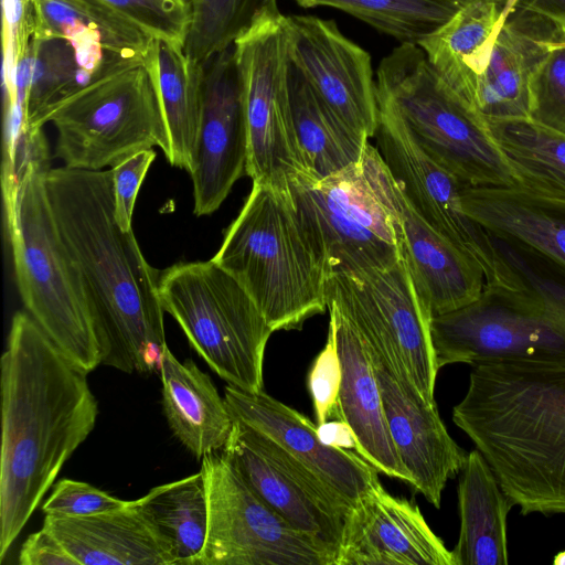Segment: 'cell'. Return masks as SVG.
I'll return each instance as SVG.
<instances>
[{
	"label": "cell",
	"mask_w": 565,
	"mask_h": 565,
	"mask_svg": "<svg viewBox=\"0 0 565 565\" xmlns=\"http://www.w3.org/2000/svg\"><path fill=\"white\" fill-rule=\"evenodd\" d=\"M247 125L234 44L204 65L201 119L190 172L193 213L215 212L246 174Z\"/></svg>",
	"instance_id": "cell-17"
},
{
	"label": "cell",
	"mask_w": 565,
	"mask_h": 565,
	"mask_svg": "<svg viewBox=\"0 0 565 565\" xmlns=\"http://www.w3.org/2000/svg\"><path fill=\"white\" fill-rule=\"evenodd\" d=\"M254 300L273 331L324 313L328 268L289 188L253 183L212 258Z\"/></svg>",
	"instance_id": "cell-4"
},
{
	"label": "cell",
	"mask_w": 565,
	"mask_h": 565,
	"mask_svg": "<svg viewBox=\"0 0 565 565\" xmlns=\"http://www.w3.org/2000/svg\"><path fill=\"white\" fill-rule=\"evenodd\" d=\"M129 503L89 483L62 479L54 484L51 495L42 504V511L63 516H88L120 510Z\"/></svg>",
	"instance_id": "cell-40"
},
{
	"label": "cell",
	"mask_w": 565,
	"mask_h": 565,
	"mask_svg": "<svg viewBox=\"0 0 565 565\" xmlns=\"http://www.w3.org/2000/svg\"><path fill=\"white\" fill-rule=\"evenodd\" d=\"M50 154L30 161L6 220L15 280L28 313L87 373L102 349L81 271L61 235L46 191Z\"/></svg>",
	"instance_id": "cell-5"
},
{
	"label": "cell",
	"mask_w": 565,
	"mask_h": 565,
	"mask_svg": "<svg viewBox=\"0 0 565 565\" xmlns=\"http://www.w3.org/2000/svg\"><path fill=\"white\" fill-rule=\"evenodd\" d=\"M452 420L522 514H565V363L472 366Z\"/></svg>",
	"instance_id": "cell-3"
},
{
	"label": "cell",
	"mask_w": 565,
	"mask_h": 565,
	"mask_svg": "<svg viewBox=\"0 0 565 565\" xmlns=\"http://www.w3.org/2000/svg\"><path fill=\"white\" fill-rule=\"evenodd\" d=\"M309 9L341 10L394 38L418 44L444 25L467 0H292Z\"/></svg>",
	"instance_id": "cell-34"
},
{
	"label": "cell",
	"mask_w": 565,
	"mask_h": 565,
	"mask_svg": "<svg viewBox=\"0 0 565 565\" xmlns=\"http://www.w3.org/2000/svg\"><path fill=\"white\" fill-rule=\"evenodd\" d=\"M383 179L402 254L431 316L475 301L486 285L479 265L419 215L385 162Z\"/></svg>",
	"instance_id": "cell-21"
},
{
	"label": "cell",
	"mask_w": 565,
	"mask_h": 565,
	"mask_svg": "<svg viewBox=\"0 0 565 565\" xmlns=\"http://www.w3.org/2000/svg\"><path fill=\"white\" fill-rule=\"evenodd\" d=\"M514 507L493 470L475 449L458 483L460 531L451 550L455 565L508 564L507 518Z\"/></svg>",
	"instance_id": "cell-28"
},
{
	"label": "cell",
	"mask_w": 565,
	"mask_h": 565,
	"mask_svg": "<svg viewBox=\"0 0 565 565\" xmlns=\"http://www.w3.org/2000/svg\"><path fill=\"white\" fill-rule=\"evenodd\" d=\"M384 161L369 143L353 166L317 179L289 182L296 209L328 273H359L394 265L402 250L383 179Z\"/></svg>",
	"instance_id": "cell-8"
},
{
	"label": "cell",
	"mask_w": 565,
	"mask_h": 565,
	"mask_svg": "<svg viewBox=\"0 0 565 565\" xmlns=\"http://www.w3.org/2000/svg\"><path fill=\"white\" fill-rule=\"evenodd\" d=\"M224 399L234 419L274 440L350 507L381 484L379 471L369 461L323 444L308 417L264 391L247 392L227 384Z\"/></svg>",
	"instance_id": "cell-18"
},
{
	"label": "cell",
	"mask_w": 565,
	"mask_h": 565,
	"mask_svg": "<svg viewBox=\"0 0 565 565\" xmlns=\"http://www.w3.org/2000/svg\"><path fill=\"white\" fill-rule=\"evenodd\" d=\"M559 31L534 12L512 10L497 33L473 97V108L487 121L530 118L531 74Z\"/></svg>",
	"instance_id": "cell-23"
},
{
	"label": "cell",
	"mask_w": 565,
	"mask_h": 565,
	"mask_svg": "<svg viewBox=\"0 0 565 565\" xmlns=\"http://www.w3.org/2000/svg\"><path fill=\"white\" fill-rule=\"evenodd\" d=\"M493 1L498 2L501 6V8H502V6H503L505 0H493Z\"/></svg>",
	"instance_id": "cell-47"
},
{
	"label": "cell",
	"mask_w": 565,
	"mask_h": 565,
	"mask_svg": "<svg viewBox=\"0 0 565 565\" xmlns=\"http://www.w3.org/2000/svg\"><path fill=\"white\" fill-rule=\"evenodd\" d=\"M501 6L467 0L438 30L418 45L443 79L473 107V97L500 30Z\"/></svg>",
	"instance_id": "cell-29"
},
{
	"label": "cell",
	"mask_w": 565,
	"mask_h": 565,
	"mask_svg": "<svg viewBox=\"0 0 565 565\" xmlns=\"http://www.w3.org/2000/svg\"><path fill=\"white\" fill-rule=\"evenodd\" d=\"M49 201L85 286L102 364L126 373L160 367L167 347L160 273L145 258L134 231L115 218L109 170L50 168Z\"/></svg>",
	"instance_id": "cell-2"
},
{
	"label": "cell",
	"mask_w": 565,
	"mask_h": 565,
	"mask_svg": "<svg viewBox=\"0 0 565 565\" xmlns=\"http://www.w3.org/2000/svg\"><path fill=\"white\" fill-rule=\"evenodd\" d=\"M530 119L565 135V33L546 45L530 78Z\"/></svg>",
	"instance_id": "cell-37"
},
{
	"label": "cell",
	"mask_w": 565,
	"mask_h": 565,
	"mask_svg": "<svg viewBox=\"0 0 565 565\" xmlns=\"http://www.w3.org/2000/svg\"><path fill=\"white\" fill-rule=\"evenodd\" d=\"M490 234L507 269L509 288L565 318V266L523 242Z\"/></svg>",
	"instance_id": "cell-36"
},
{
	"label": "cell",
	"mask_w": 565,
	"mask_h": 565,
	"mask_svg": "<svg viewBox=\"0 0 565 565\" xmlns=\"http://www.w3.org/2000/svg\"><path fill=\"white\" fill-rule=\"evenodd\" d=\"M554 565H565V550L557 553L553 558Z\"/></svg>",
	"instance_id": "cell-46"
},
{
	"label": "cell",
	"mask_w": 565,
	"mask_h": 565,
	"mask_svg": "<svg viewBox=\"0 0 565 565\" xmlns=\"http://www.w3.org/2000/svg\"><path fill=\"white\" fill-rule=\"evenodd\" d=\"M437 366L565 363V318L525 294L487 286L472 302L431 318Z\"/></svg>",
	"instance_id": "cell-11"
},
{
	"label": "cell",
	"mask_w": 565,
	"mask_h": 565,
	"mask_svg": "<svg viewBox=\"0 0 565 565\" xmlns=\"http://www.w3.org/2000/svg\"><path fill=\"white\" fill-rule=\"evenodd\" d=\"M19 563L21 565H79L58 539L43 526L23 542Z\"/></svg>",
	"instance_id": "cell-42"
},
{
	"label": "cell",
	"mask_w": 565,
	"mask_h": 565,
	"mask_svg": "<svg viewBox=\"0 0 565 565\" xmlns=\"http://www.w3.org/2000/svg\"><path fill=\"white\" fill-rule=\"evenodd\" d=\"M518 2H519V0H505L504 1L503 6L501 8V13H500V19H499L500 28L503 24V22L505 21V19L509 17V14L512 12V10L514 9V7L516 6Z\"/></svg>",
	"instance_id": "cell-45"
},
{
	"label": "cell",
	"mask_w": 565,
	"mask_h": 565,
	"mask_svg": "<svg viewBox=\"0 0 565 565\" xmlns=\"http://www.w3.org/2000/svg\"><path fill=\"white\" fill-rule=\"evenodd\" d=\"M377 102L390 106L420 148L461 183L515 185L487 120L429 63L418 44L401 43L376 70Z\"/></svg>",
	"instance_id": "cell-6"
},
{
	"label": "cell",
	"mask_w": 565,
	"mask_h": 565,
	"mask_svg": "<svg viewBox=\"0 0 565 565\" xmlns=\"http://www.w3.org/2000/svg\"><path fill=\"white\" fill-rule=\"evenodd\" d=\"M377 105L375 147L413 207L479 265L487 286H508L490 232L463 209V183L420 148L390 106Z\"/></svg>",
	"instance_id": "cell-14"
},
{
	"label": "cell",
	"mask_w": 565,
	"mask_h": 565,
	"mask_svg": "<svg viewBox=\"0 0 565 565\" xmlns=\"http://www.w3.org/2000/svg\"><path fill=\"white\" fill-rule=\"evenodd\" d=\"M185 53L205 65L259 21L280 13L277 0H188Z\"/></svg>",
	"instance_id": "cell-35"
},
{
	"label": "cell",
	"mask_w": 565,
	"mask_h": 565,
	"mask_svg": "<svg viewBox=\"0 0 565 565\" xmlns=\"http://www.w3.org/2000/svg\"><path fill=\"white\" fill-rule=\"evenodd\" d=\"M33 39L88 42L142 64L149 39L134 24L89 0H31Z\"/></svg>",
	"instance_id": "cell-32"
},
{
	"label": "cell",
	"mask_w": 565,
	"mask_h": 565,
	"mask_svg": "<svg viewBox=\"0 0 565 565\" xmlns=\"http://www.w3.org/2000/svg\"><path fill=\"white\" fill-rule=\"evenodd\" d=\"M515 7L547 19L565 33V0H519Z\"/></svg>",
	"instance_id": "cell-44"
},
{
	"label": "cell",
	"mask_w": 565,
	"mask_h": 565,
	"mask_svg": "<svg viewBox=\"0 0 565 565\" xmlns=\"http://www.w3.org/2000/svg\"><path fill=\"white\" fill-rule=\"evenodd\" d=\"M135 503L169 545L174 565H194L209 530V502L202 472L154 487Z\"/></svg>",
	"instance_id": "cell-33"
},
{
	"label": "cell",
	"mask_w": 565,
	"mask_h": 565,
	"mask_svg": "<svg viewBox=\"0 0 565 565\" xmlns=\"http://www.w3.org/2000/svg\"><path fill=\"white\" fill-rule=\"evenodd\" d=\"M248 486L294 529L334 557L352 507L327 489L279 445L234 419L222 449Z\"/></svg>",
	"instance_id": "cell-15"
},
{
	"label": "cell",
	"mask_w": 565,
	"mask_h": 565,
	"mask_svg": "<svg viewBox=\"0 0 565 565\" xmlns=\"http://www.w3.org/2000/svg\"><path fill=\"white\" fill-rule=\"evenodd\" d=\"M57 130L54 157L79 170H103L154 146L167 136L149 76L142 64L106 75L51 107L42 125Z\"/></svg>",
	"instance_id": "cell-10"
},
{
	"label": "cell",
	"mask_w": 565,
	"mask_h": 565,
	"mask_svg": "<svg viewBox=\"0 0 565 565\" xmlns=\"http://www.w3.org/2000/svg\"><path fill=\"white\" fill-rule=\"evenodd\" d=\"M159 369L163 412L174 436L199 459L222 450L234 418L211 377L191 360L179 361L168 345Z\"/></svg>",
	"instance_id": "cell-26"
},
{
	"label": "cell",
	"mask_w": 565,
	"mask_h": 565,
	"mask_svg": "<svg viewBox=\"0 0 565 565\" xmlns=\"http://www.w3.org/2000/svg\"><path fill=\"white\" fill-rule=\"evenodd\" d=\"M487 122L515 185L542 198L565 201V135L530 118Z\"/></svg>",
	"instance_id": "cell-31"
},
{
	"label": "cell",
	"mask_w": 565,
	"mask_h": 565,
	"mask_svg": "<svg viewBox=\"0 0 565 565\" xmlns=\"http://www.w3.org/2000/svg\"><path fill=\"white\" fill-rule=\"evenodd\" d=\"M371 358L388 430L409 484L439 509L448 480L461 472L468 452L449 435L436 402L426 401L411 382Z\"/></svg>",
	"instance_id": "cell-19"
},
{
	"label": "cell",
	"mask_w": 565,
	"mask_h": 565,
	"mask_svg": "<svg viewBox=\"0 0 565 565\" xmlns=\"http://www.w3.org/2000/svg\"><path fill=\"white\" fill-rule=\"evenodd\" d=\"M134 24L148 39L184 46L190 25L188 0H89Z\"/></svg>",
	"instance_id": "cell-38"
},
{
	"label": "cell",
	"mask_w": 565,
	"mask_h": 565,
	"mask_svg": "<svg viewBox=\"0 0 565 565\" xmlns=\"http://www.w3.org/2000/svg\"><path fill=\"white\" fill-rule=\"evenodd\" d=\"M43 527L79 565H174L169 545L135 501L124 509L88 516L45 514Z\"/></svg>",
	"instance_id": "cell-24"
},
{
	"label": "cell",
	"mask_w": 565,
	"mask_h": 565,
	"mask_svg": "<svg viewBox=\"0 0 565 565\" xmlns=\"http://www.w3.org/2000/svg\"><path fill=\"white\" fill-rule=\"evenodd\" d=\"M201 460L209 530L194 565H334L333 555L276 513L222 450Z\"/></svg>",
	"instance_id": "cell-13"
},
{
	"label": "cell",
	"mask_w": 565,
	"mask_h": 565,
	"mask_svg": "<svg viewBox=\"0 0 565 565\" xmlns=\"http://www.w3.org/2000/svg\"><path fill=\"white\" fill-rule=\"evenodd\" d=\"M159 297L192 348L227 384L263 391L274 332L245 289L212 259L178 263L159 277Z\"/></svg>",
	"instance_id": "cell-7"
},
{
	"label": "cell",
	"mask_w": 565,
	"mask_h": 565,
	"mask_svg": "<svg viewBox=\"0 0 565 565\" xmlns=\"http://www.w3.org/2000/svg\"><path fill=\"white\" fill-rule=\"evenodd\" d=\"M154 158L156 152L152 148L142 149L110 167L115 218L118 226L125 232L132 230L137 194Z\"/></svg>",
	"instance_id": "cell-41"
},
{
	"label": "cell",
	"mask_w": 565,
	"mask_h": 565,
	"mask_svg": "<svg viewBox=\"0 0 565 565\" xmlns=\"http://www.w3.org/2000/svg\"><path fill=\"white\" fill-rule=\"evenodd\" d=\"M289 93L296 137L309 175L326 178L363 158L369 139L345 125L290 63Z\"/></svg>",
	"instance_id": "cell-30"
},
{
	"label": "cell",
	"mask_w": 565,
	"mask_h": 565,
	"mask_svg": "<svg viewBox=\"0 0 565 565\" xmlns=\"http://www.w3.org/2000/svg\"><path fill=\"white\" fill-rule=\"evenodd\" d=\"M341 383L342 363L338 352L334 324L330 320L326 344L316 356L308 373V390L317 425L333 418Z\"/></svg>",
	"instance_id": "cell-39"
},
{
	"label": "cell",
	"mask_w": 565,
	"mask_h": 565,
	"mask_svg": "<svg viewBox=\"0 0 565 565\" xmlns=\"http://www.w3.org/2000/svg\"><path fill=\"white\" fill-rule=\"evenodd\" d=\"M320 440L331 447L356 450L355 436L348 424L333 418L317 426Z\"/></svg>",
	"instance_id": "cell-43"
},
{
	"label": "cell",
	"mask_w": 565,
	"mask_h": 565,
	"mask_svg": "<svg viewBox=\"0 0 565 565\" xmlns=\"http://www.w3.org/2000/svg\"><path fill=\"white\" fill-rule=\"evenodd\" d=\"M335 565H455L419 508L379 484L351 509Z\"/></svg>",
	"instance_id": "cell-20"
},
{
	"label": "cell",
	"mask_w": 565,
	"mask_h": 565,
	"mask_svg": "<svg viewBox=\"0 0 565 565\" xmlns=\"http://www.w3.org/2000/svg\"><path fill=\"white\" fill-rule=\"evenodd\" d=\"M284 15L259 21L234 43L247 125L246 174L278 189L309 174L291 114Z\"/></svg>",
	"instance_id": "cell-12"
},
{
	"label": "cell",
	"mask_w": 565,
	"mask_h": 565,
	"mask_svg": "<svg viewBox=\"0 0 565 565\" xmlns=\"http://www.w3.org/2000/svg\"><path fill=\"white\" fill-rule=\"evenodd\" d=\"M289 63L352 130L370 139L379 126L371 55L347 38L335 21L284 15Z\"/></svg>",
	"instance_id": "cell-16"
},
{
	"label": "cell",
	"mask_w": 565,
	"mask_h": 565,
	"mask_svg": "<svg viewBox=\"0 0 565 565\" xmlns=\"http://www.w3.org/2000/svg\"><path fill=\"white\" fill-rule=\"evenodd\" d=\"M327 303L356 330L371 355L407 380L428 402H435L438 366L431 340V313L420 297L408 264L359 273H337L327 279Z\"/></svg>",
	"instance_id": "cell-9"
},
{
	"label": "cell",
	"mask_w": 565,
	"mask_h": 565,
	"mask_svg": "<svg viewBox=\"0 0 565 565\" xmlns=\"http://www.w3.org/2000/svg\"><path fill=\"white\" fill-rule=\"evenodd\" d=\"M162 117L169 163L192 170L198 140L204 66L192 60L182 45L149 39L142 56Z\"/></svg>",
	"instance_id": "cell-25"
},
{
	"label": "cell",
	"mask_w": 565,
	"mask_h": 565,
	"mask_svg": "<svg viewBox=\"0 0 565 565\" xmlns=\"http://www.w3.org/2000/svg\"><path fill=\"white\" fill-rule=\"evenodd\" d=\"M334 324L338 352L342 363V383L333 418L352 429L356 451L379 472L411 483L393 444L374 364L370 351L352 324L332 306L328 307Z\"/></svg>",
	"instance_id": "cell-22"
},
{
	"label": "cell",
	"mask_w": 565,
	"mask_h": 565,
	"mask_svg": "<svg viewBox=\"0 0 565 565\" xmlns=\"http://www.w3.org/2000/svg\"><path fill=\"white\" fill-rule=\"evenodd\" d=\"M87 374L28 312L14 313L1 356L0 562L95 427Z\"/></svg>",
	"instance_id": "cell-1"
},
{
	"label": "cell",
	"mask_w": 565,
	"mask_h": 565,
	"mask_svg": "<svg viewBox=\"0 0 565 565\" xmlns=\"http://www.w3.org/2000/svg\"><path fill=\"white\" fill-rule=\"evenodd\" d=\"M465 211L494 234L527 244L565 266V201L511 186L461 185Z\"/></svg>",
	"instance_id": "cell-27"
}]
</instances>
